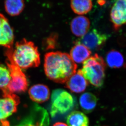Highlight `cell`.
I'll return each instance as SVG.
<instances>
[{"mask_svg":"<svg viewBox=\"0 0 126 126\" xmlns=\"http://www.w3.org/2000/svg\"><path fill=\"white\" fill-rule=\"evenodd\" d=\"M50 114L52 118L57 114H63L72 110L74 106V99L72 95L63 89H55L51 97Z\"/></svg>","mask_w":126,"mask_h":126,"instance_id":"5b68a950","label":"cell"},{"mask_svg":"<svg viewBox=\"0 0 126 126\" xmlns=\"http://www.w3.org/2000/svg\"><path fill=\"white\" fill-rule=\"evenodd\" d=\"M92 2L89 0H74L71 1V7L75 13L79 15L87 14L92 10Z\"/></svg>","mask_w":126,"mask_h":126,"instance_id":"ac0fdd59","label":"cell"},{"mask_svg":"<svg viewBox=\"0 0 126 126\" xmlns=\"http://www.w3.org/2000/svg\"><path fill=\"white\" fill-rule=\"evenodd\" d=\"M97 99L94 94L89 92L84 93L80 97L79 103L84 112L90 113L94 110L97 105Z\"/></svg>","mask_w":126,"mask_h":126,"instance_id":"9a60e30c","label":"cell"},{"mask_svg":"<svg viewBox=\"0 0 126 126\" xmlns=\"http://www.w3.org/2000/svg\"><path fill=\"white\" fill-rule=\"evenodd\" d=\"M105 68L103 59L96 54L84 62L81 71L87 81L94 86L100 87L103 85L105 80Z\"/></svg>","mask_w":126,"mask_h":126,"instance_id":"3957f363","label":"cell"},{"mask_svg":"<svg viewBox=\"0 0 126 126\" xmlns=\"http://www.w3.org/2000/svg\"><path fill=\"white\" fill-rule=\"evenodd\" d=\"M91 51L82 44L76 43L70 51V56L74 63H81L89 58Z\"/></svg>","mask_w":126,"mask_h":126,"instance_id":"5bb4252c","label":"cell"},{"mask_svg":"<svg viewBox=\"0 0 126 126\" xmlns=\"http://www.w3.org/2000/svg\"><path fill=\"white\" fill-rule=\"evenodd\" d=\"M7 58L6 63L10 71L11 79L6 89L2 91L3 94L25 92L28 85L25 74L20 68L14 63L10 57L7 56Z\"/></svg>","mask_w":126,"mask_h":126,"instance_id":"277c9868","label":"cell"},{"mask_svg":"<svg viewBox=\"0 0 126 126\" xmlns=\"http://www.w3.org/2000/svg\"><path fill=\"white\" fill-rule=\"evenodd\" d=\"M88 84V82L82 75L81 69L78 70L66 82V87L71 92L76 93L84 92Z\"/></svg>","mask_w":126,"mask_h":126,"instance_id":"8fae6325","label":"cell"},{"mask_svg":"<svg viewBox=\"0 0 126 126\" xmlns=\"http://www.w3.org/2000/svg\"><path fill=\"white\" fill-rule=\"evenodd\" d=\"M53 126H68V125L64 123L58 122L54 124Z\"/></svg>","mask_w":126,"mask_h":126,"instance_id":"7402d4cb","label":"cell"},{"mask_svg":"<svg viewBox=\"0 0 126 126\" xmlns=\"http://www.w3.org/2000/svg\"><path fill=\"white\" fill-rule=\"evenodd\" d=\"M44 70L49 79L58 83H64L76 72L77 64L70 55L60 51L47 53L45 57Z\"/></svg>","mask_w":126,"mask_h":126,"instance_id":"6da1fadb","label":"cell"},{"mask_svg":"<svg viewBox=\"0 0 126 126\" xmlns=\"http://www.w3.org/2000/svg\"><path fill=\"white\" fill-rule=\"evenodd\" d=\"M58 36L56 34H52L45 40V45L47 49L55 48L57 43Z\"/></svg>","mask_w":126,"mask_h":126,"instance_id":"44dd1931","label":"cell"},{"mask_svg":"<svg viewBox=\"0 0 126 126\" xmlns=\"http://www.w3.org/2000/svg\"><path fill=\"white\" fill-rule=\"evenodd\" d=\"M24 1L21 0H11L5 2V7L6 12L12 16L20 14L24 9Z\"/></svg>","mask_w":126,"mask_h":126,"instance_id":"d6986e66","label":"cell"},{"mask_svg":"<svg viewBox=\"0 0 126 126\" xmlns=\"http://www.w3.org/2000/svg\"><path fill=\"white\" fill-rule=\"evenodd\" d=\"M106 61L107 65L111 68H120L124 64V57L119 51L112 49L107 53Z\"/></svg>","mask_w":126,"mask_h":126,"instance_id":"e0dca14e","label":"cell"},{"mask_svg":"<svg viewBox=\"0 0 126 126\" xmlns=\"http://www.w3.org/2000/svg\"><path fill=\"white\" fill-rule=\"evenodd\" d=\"M6 54L21 69L38 67L40 63V55L37 47L26 39L16 43L14 47L8 49Z\"/></svg>","mask_w":126,"mask_h":126,"instance_id":"7a4b0ae2","label":"cell"},{"mask_svg":"<svg viewBox=\"0 0 126 126\" xmlns=\"http://www.w3.org/2000/svg\"><path fill=\"white\" fill-rule=\"evenodd\" d=\"M3 98L0 99V123L4 126H8L5 120L16 111L19 98L14 94H3Z\"/></svg>","mask_w":126,"mask_h":126,"instance_id":"52a82bcc","label":"cell"},{"mask_svg":"<svg viewBox=\"0 0 126 126\" xmlns=\"http://www.w3.org/2000/svg\"><path fill=\"white\" fill-rule=\"evenodd\" d=\"M14 41L13 30L7 18L0 13V45L11 49Z\"/></svg>","mask_w":126,"mask_h":126,"instance_id":"30bf717a","label":"cell"},{"mask_svg":"<svg viewBox=\"0 0 126 126\" xmlns=\"http://www.w3.org/2000/svg\"><path fill=\"white\" fill-rule=\"evenodd\" d=\"M11 77L8 68L0 63V89L2 91L6 89Z\"/></svg>","mask_w":126,"mask_h":126,"instance_id":"ffe728a7","label":"cell"},{"mask_svg":"<svg viewBox=\"0 0 126 126\" xmlns=\"http://www.w3.org/2000/svg\"><path fill=\"white\" fill-rule=\"evenodd\" d=\"M49 118L47 111L35 104L31 108L29 114L14 126H49Z\"/></svg>","mask_w":126,"mask_h":126,"instance_id":"8992f818","label":"cell"},{"mask_svg":"<svg viewBox=\"0 0 126 126\" xmlns=\"http://www.w3.org/2000/svg\"><path fill=\"white\" fill-rule=\"evenodd\" d=\"M110 18L115 30L126 24V0L115 1L111 10Z\"/></svg>","mask_w":126,"mask_h":126,"instance_id":"9c48e42d","label":"cell"},{"mask_svg":"<svg viewBox=\"0 0 126 126\" xmlns=\"http://www.w3.org/2000/svg\"><path fill=\"white\" fill-rule=\"evenodd\" d=\"M107 39L106 34L96 29H93L81 37L76 43L82 44L90 50L96 51L104 46Z\"/></svg>","mask_w":126,"mask_h":126,"instance_id":"ba28073f","label":"cell"},{"mask_svg":"<svg viewBox=\"0 0 126 126\" xmlns=\"http://www.w3.org/2000/svg\"><path fill=\"white\" fill-rule=\"evenodd\" d=\"M68 126H89V120L87 115L80 111L70 113L67 118Z\"/></svg>","mask_w":126,"mask_h":126,"instance_id":"2e32d148","label":"cell"},{"mask_svg":"<svg viewBox=\"0 0 126 126\" xmlns=\"http://www.w3.org/2000/svg\"><path fill=\"white\" fill-rule=\"evenodd\" d=\"M29 94L33 101L37 103H42L49 99L50 91L46 85L43 84H36L30 88Z\"/></svg>","mask_w":126,"mask_h":126,"instance_id":"4fadbf2b","label":"cell"},{"mask_svg":"<svg viewBox=\"0 0 126 126\" xmlns=\"http://www.w3.org/2000/svg\"><path fill=\"white\" fill-rule=\"evenodd\" d=\"M70 26L71 32L74 35L82 37L89 31L90 22L86 17L78 16L73 19Z\"/></svg>","mask_w":126,"mask_h":126,"instance_id":"7c38bea8","label":"cell"}]
</instances>
